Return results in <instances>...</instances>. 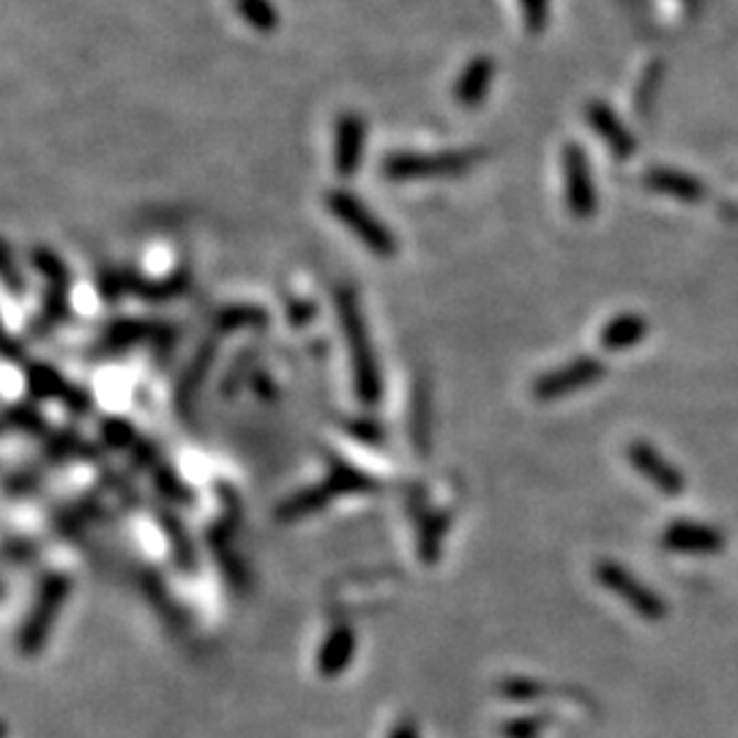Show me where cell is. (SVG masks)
Returning <instances> with one entry per match:
<instances>
[{
  "instance_id": "d4e9b609",
  "label": "cell",
  "mask_w": 738,
  "mask_h": 738,
  "mask_svg": "<svg viewBox=\"0 0 738 738\" xmlns=\"http://www.w3.org/2000/svg\"><path fill=\"white\" fill-rule=\"evenodd\" d=\"M129 285L142 299H170V296H175L186 285V274H175V277L164 279V282H146V279L131 277Z\"/></svg>"
},
{
  "instance_id": "e0dca14e",
  "label": "cell",
  "mask_w": 738,
  "mask_h": 738,
  "mask_svg": "<svg viewBox=\"0 0 738 738\" xmlns=\"http://www.w3.org/2000/svg\"><path fill=\"white\" fill-rule=\"evenodd\" d=\"M649 334V320L643 314H618V318L610 320L608 325L599 334V342H602L605 351H627V347L640 345Z\"/></svg>"
},
{
  "instance_id": "ac0fdd59",
  "label": "cell",
  "mask_w": 738,
  "mask_h": 738,
  "mask_svg": "<svg viewBox=\"0 0 738 738\" xmlns=\"http://www.w3.org/2000/svg\"><path fill=\"white\" fill-rule=\"evenodd\" d=\"M451 525V514L449 512H430L421 514L419 523V555L427 566L438 564L440 553H443V539L446 531Z\"/></svg>"
},
{
  "instance_id": "7402d4cb",
  "label": "cell",
  "mask_w": 738,
  "mask_h": 738,
  "mask_svg": "<svg viewBox=\"0 0 738 738\" xmlns=\"http://www.w3.org/2000/svg\"><path fill=\"white\" fill-rule=\"evenodd\" d=\"M268 323V314L257 307H227L225 312L216 314V329L236 331V329H260Z\"/></svg>"
},
{
  "instance_id": "30bf717a",
  "label": "cell",
  "mask_w": 738,
  "mask_h": 738,
  "mask_svg": "<svg viewBox=\"0 0 738 738\" xmlns=\"http://www.w3.org/2000/svg\"><path fill=\"white\" fill-rule=\"evenodd\" d=\"M627 460H629V466H632L634 471L645 479V482L654 484L662 495H667V498L684 495V490H686L684 473H681L678 468L667 460V457H662L660 451L649 443V440H632V443L627 446Z\"/></svg>"
},
{
  "instance_id": "9a60e30c",
  "label": "cell",
  "mask_w": 738,
  "mask_h": 738,
  "mask_svg": "<svg viewBox=\"0 0 738 738\" xmlns=\"http://www.w3.org/2000/svg\"><path fill=\"white\" fill-rule=\"evenodd\" d=\"M586 118L588 124H591V129L602 137V142L608 146V151L613 153V157L618 159L634 157L638 142H634V137L629 135L627 126L618 121V116L608 105H602V101H591V105L586 107Z\"/></svg>"
},
{
  "instance_id": "3957f363",
  "label": "cell",
  "mask_w": 738,
  "mask_h": 738,
  "mask_svg": "<svg viewBox=\"0 0 738 738\" xmlns=\"http://www.w3.org/2000/svg\"><path fill=\"white\" fill-rule=\"evenodd\" d=\"M68 593H72V577L63 575V571H53V575L44 577L25 621H22L20 632H17V654L33 660V656H39L47 649V640L53 634V627L58 621Z\"/></svg>"
},
{
  "instance_id": "9c48e42d",
  "label": "cell",
  "mask_w": 738,
  "mask_h": 738,
  "mask_svg": "<svg viewBox=\"0 0 738 738\" xmlns=\"http://www.w3.org/2000/svg\"><path fill=\"white\" fill-rule=\"evenodd\" d=\"M33 266L39 268V274L47 282V299H44L42 314H39V331H50L68 312V268L47 246L33 249Z\"/></svg>"
},
{
  "instance_id": "6da1fadb",
  "label": "cell",
  "mask_w": 738,
  "mask_h": 738,
  "mask_svg": "<svg viewBox=\"0 0 738 738\" xmlns=\"http://www.w3.org/2000/svg\"><path fill=\"white\" fill-rule=\"evenodd\" d=\"M336 314H340L342 336H345L347 353H351L353 388L362 405L375 408L383 399V375L377 364L375 347H372L367 320H364L362 304H359L356 290L340 288L336 290Z\"/></svg>"
},
{
  "instance_id": "8fae6325",
  "label": "cell",
  "mask_w": 738,
  "mask_h": 738,
  "mask_svg": "<svg viewBox=\"0 0 738 738\" xmlns=\"http://www.w3.org/2000/svg\"><path fill=\"white\" fill-rule=\"evenodd\" d=\"M334 170L340 179H353L362 168L364 140H367V124L359 113H342L334 131Z\"/></svg>"
},
{
  "instance_id": "7a4b0ae2",
  "label": "cell",
  "mask_w": 738,
  "mask_h": 738,
  "mask_svg": "<svg viewBox=\"0 0 738 738\" xmlns=\"http://www.w3.org/2000/svg\"><path fill=\"white\" fill-rule=\"evenodd\" d=\"M331 471L323 482L312 484V488L299 490L296 495H290L288 501L279 503L277 520L279 523H296V520H304L309 514L320 512L323 506H329L334 498L340 495H359V492H372L381 484L367 473L359 471L351 462H342L336 457H331Z\"/></svg>"
},
{
  "instance_id": "4316f807",
  "label": "cell",
  "mask_w": 738,
  "mask_h": 738,
  "mask_svg": "<svg viewBox=\"0 0 738 738\" xmlns=\"http://www.w3.org/2000/svg\"><path fill=\"white\" fill-rule=\"evenodd\" d=\"M164 528H168L170 534V545H173L175 550V558H179L181 566H192V547H189V542L184 539V528H181L179 523H173V520H164Z\"/></svg>"
},
{
  "instance_id": "44dd1931",
  "label": "cell",
  "mask_w": 738,
  "mask_h": 738,
  "mask_svg": "<svg viewBox=\"0 0 738 738\" xmlns=\"http://www.w3.org/2000/svg\"><path fill=\"white\" fill-rule=\"evenodd\" d=\"M211 362H214V340L205 342L203 351L194 356L192 367L186 370L184 383H181V388H179V405H181V408H189V405H192L194 392H197L200 383H203V377H205V372H208Z\"/></svg>"
},
{
  "instance_id": "cb8c5ba5",
  "label": "cell",
  "mask_w": 738,
  "mask_h": 738,
  "mask_svg": "<svg viewBox=\"0 0 738 738\" xmlns=\"http://www.w3.org/2000/svg\"><path fill=\"white\" fill-rule=\"evenodd\" d=\"M410 430H414V443L419 446L421 454L430 451V399H427L425 386L414 392V419H410Z\"/></svg>"
},
{
  "instance_id": "52a82bcc",
  "label": "cell",
  "mask_w": 738,
  "mask_h": 738,
  "mask_svg": "<svg viewBox=\"0 0 738 738\" xmlns=\"http://www.w3.org/2000/svg\"><path fill=\"white\" fill-rule=\"evenodd\" d=\"M593 571H597L599 586L608 588L618 599H623V605L634 610L640 618H645V621H662L667 616L665 599L651 591L649 586H643L632 571H627L616 560H599Z\"/></svg>"
},
{
  "instance_id": "ffe728a7",
  "label": "cell",
  "mask_w": 738,
  "mask_h": 738,
  "mask_svg": "<svg viewBox=\"0 0 738 738\" xmlns=\"http://www.w3.org/2000/svg\"><path fill=\"white\" fill-rule=\"evenodd\" d=\"M233 6H236L238 17L255 31L271 33L279 25L277 9H274L271 0H233Z\"/></svg>"
},
{
  "instance_id": "277c9868",
  "label": "cell",
  "mask_w": 738,
  "mask_h": 738,
  "mask_svg": "<svg viewBox=\"0 0 738 738\" xmlns=\"http://www.w3.org/2000/svg\"><path fill=\"white\" fill-rule=\"evenodd\" d=\"M323 203L325 211H329L336 222H342L359 242L367 246L372 255L386 257V260L397 255L399 249L397 236H394V233L372 214L356 194L347 192V189H331V192H325Z\"/></svg>"
},
{
  "instance_id": "7c38bea8",
  "label": "cell",
  "mask_w": 738,
  "mask_h": 738,
  "mask_svg": "<svg viewBox=\"0 0 738 738\" xmlns=\"http://www.w3.org/2000/svg\"><path fill=\"white\" fill-rule=\"evenodd\" d=\"M356 649H359V638L356 629L351 623H336L329 634L323 638L318 649V676L320 678H340L342 673L351 667V662L356 660Z\"/></svg>"
},
{
  "instance_id": "83f0119b",
  "label": "cell",
  "mask_w": 738,
  "mask_h": 738,
  "mask_svg": "<svg viewBox=\"0 0 738 738\" xmlns=\"http://www.w3.org/2000/svg\"><path fill=\"white\" fill-rule=\"evenodd\" d=\"M388 738H421V730H419V723H416L414 717H403L394 723L392 734Z\"/></svg>"
},
{
  "instance_id": "5bb4252c",
  "label": "cell",
  "mask_w": 738,
  "mask_h": 738,
  "mask_svg": "<svg viewBox=\"0 0 738 738\" xmlns=\"http://www.w3.org/2000/svg\"><path fill=\"white\" fill-rule=\"evenodd\" d=\"M492 79H495V61L490 55H477L473 61H468V66L457 77L454 101L466 110H477L488 99Z\"/></svg>"
},
{
  "instance_id": "8992f818",
  "label": "cell",
  "mask_w": 738,
  "mask_h": 738,
  "mask_svg": "<svg viewBox=\"0 0 738 738\" xmlns=\"http://www.w3.org/2000/svg\"><path fill=\"white\" fill-rule=\"evenodd\" d=\"M560 173H564L566 208L575 220H591L597 214V181H593L588 153L577 142H566L560 151Z\"/></svg>"
},
{
  "instance_id": "2e32d148",
  "label": "cell",
  "mask_w": 738,
  "mask_h": 738,
  "mask_svg": "<svg viewBox=\"0 0 738 738\" xmlns=\"http://www.w3.org/2000/svg\"><path fill=\"white\" fill-rule=\"evenodd\" d=\"M645 189L656 194H665V197L681 200V203H700L706 197V184L697 179H692L689 173H681V170L671 168H651L643 175Z\"/></svg>"
},
{
  "instance_id": "603a6c76",
  "label": "cell",
  "mask_w": 738,
  "mask_h": 738,
  "mask_svg": "<svg viewBox=\"0 0 738 738\" xmlns=\"http://www.w3.org/2000/svg\"><path fill=\"white\" fill-rule=\"evenodd\" d=\"M547 725H550L547 714H523L498 725V734L501 738H542Z\"/></svg>"
},
{
  "instance_id": "4fadbf2b",
  "label": "cell",
  "mask_w": 738,
  "mask_h": 738,
  "mask_svg": "<svg viewBox=\"0 0 738 738\" xmlns=\"http://www.w3.org/2000/svg\"><path fill=\"white\" fill-rule=\"evenodd\" d=\"M662 547L689 555L719 553L725 547V536L706 523H671L662 534Z\"/></svg>"
},
{
  "instance_id": "5b68a950",
  "label": "cell",
  "mask_w": 738,
  "mask_h": 738,
  "mask_svg": "<svg viewBox=\"0 0 738 738\" xmlns=\"http://www.w3.org/2000/svg\"><path fill=\"white\" fill-rule=\"evenodd\" d=\"M479 162V151H440V153H414L399 151L383 159V175L388 181H414V179H451L466 175Z\"/></svg>"
},
{
  "instance_id": "f1b7e54d",
  "label": "cell",
  "mask_w": 738,
  "mask_h": 738,
  "mask_svg": "<svg viewBox=\"0 0 738 738\" xmlns=\"http://www.w3.org/2000/svg\"><path fill=\"white\" fill-rule=\"evenodd\" d=\"M359 427H370V425H356V427H347V430H351L353 435H356V432H362V430H359ZM367 438H370V440H381L383 435H381V430H367Z\"/></svg>"
},
{
  "instance_id": "ba28073f",
  "label": "cell",
  "mask_w": 738,
  "mask_h": 738,
  "mask_svg": "<svg viewBox=\"0 0 738 738\" xmlns=\"http://www.w3.org/2000/svg\"><path fill=\"white\" fill-rule=\"evenodd\" d=\"M605 377V364L593 356H580L575 362L555 367L534 381V397L539 403H553V399L569 397L580 388L593 386Z\"/></svg>"
},
{
  "instance_id": "d6986e66",
  "label": "cell",
  "mask_w": 738,
  "mask_h": 738,
  "mask_svg": "<svg viewBox=\"0 0 738 738\" xmlns=\"http://www.w3.org/2000/svg\"><path fill=\"white\" fill-rule=\"evenodd\" d=\"M550 686L539 678L528 676H506L495 684V695L512 703H536L550 695Z\"/></svg>"
},
{
  "instance_id": "484cf974",
  "label": "cell",
  "mask_w": 738,
  "mask_h": 738,
  "mask_svg": "<svg viewBox=\"0 0 738 738\" xmlns=\"http://www.w3.org/2000/svg\"><path fill=\"white\" fill-rule=\"evenodd\" d=\"M520 14H523V25L531 33H542L550 22V0H517Z\"/></svg>"
}]
</instances>
